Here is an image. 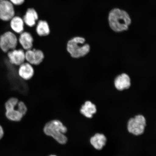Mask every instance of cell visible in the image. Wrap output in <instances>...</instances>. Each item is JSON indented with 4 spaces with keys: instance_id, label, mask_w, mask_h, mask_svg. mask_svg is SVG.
Instances as JSON below:
<instances>
[{
    "instance_id": "cell-1",
    "label": "cell",
    "mask_w": 156,
    "mask_h": 156,
    "mask_svg": "<svg viewBox=\"0 0 156 156\" xmlns=\"http://www.w3.org/2000/svg\"><path fill=\"white\" fill-rule=\"evenodd\" d=\"M108 22L110 28L117 32L128 30L131 24V20L126 11L118 9H113L108 16Z\"/></svg>"
},
{
    "instance_id": "cell-2",
    "label": "cell",
    "mask_w": 156,
    "mask_h": 156,
    "mask_svg": "<svg viewBox=\"0 0 156 156\" xmlns=\"http://www.w3.org/2000/svg\"><path fill=\"white\" fill-rule=\"evenodd\" d=\"M44 131L48 136H52L58 143L64 144L67 143V138L64 134L67 131V127L58 120H53L47 123Z\"/></svg>"
},
{
    "instance_id": "cell-3",
    "label": "cell",
    "mask_w": 156,
    "mask_h": 156,
    "mask_svg": "<svg viewBox=\"0 0 156 156\" xmlns=\"http://www.w3.org/2000/svg\"><path fill=\"white\" fill-rule=\"evenodd\" d=\"M85 39L81 37H75L69 41L67 44V50L73 58H78L85 56L90 51V47L84 44Z\"/></svg>"
},
{
    "instance_id": "cell-4",
    "label": "cell",
    "mask_w": 156,
    "mask_h": 156,
    "mask_svg": "<svg viewBox=\"0 0 156 156\" xmlns=\"http://www.w3.org/2000/svg\"><path fill=\"white\" fill-rule=\"evenodd\" d=\"M18 43V39L11 32H6L0 36V48L5 52L15 49Z\"/></svg>"
},
{
    "instance_id": "cell-5",
    "label": "cell",
    "mask_w": 156,
    "mask_h": 156,
    "mask_svg": "<svg viewBox=\"0 0 156 156\" xmlns=\"http://www.w3.org/2000/svg\"><path fill=\"white\" fill-rule=\"evenodd\" d=\"M146 126L145 117L142 115H138L128 121V129L129 132L134 135H141L143 133Z\"/></svg>"
},
{
    "instance_id": "cell-6",
    "label": "cell",
    "mask_w": 156,
    "mask_h": 156,
    "mask_svg": "<svg viewBox=\"0 0 156 156\" xmlns=\"http://www.w3.org/2000/svg\"><path fill=\"white\" fill-rule=\"evenodd\" d=\"M15 11L13 5L7 0L0 1V20L7 21L15 16Z\"/></svg>"
},
{
    "instance_id": "cell-7",
    "label": "cell",
    "mask_w": 156,
    "mask_h": 156,
    "mask_svg": "<svg viewBox=\"0 0 156 156\" xmlns=\"http://www.w3.org/2000/svg\"><path fill=\"white\" fill-rule=\"evenodd\" d=\"M25 60L31 65H38L43 61L44 55L42 51L35 49L27 50L25 52Z\"/></svg>"
},
{
    "instance_id": "cell-8",
    "label": "cell",
    "mask_w": 156,
    "mask_h": 156,
    "mask_svg": "<svg viewBox=\"0 0 156 156\" xmlns=\"http://www.w3.org/2000/svg\"><path fill=\"white\" fill-rule=\"evenodd\" d=\"M7 56L10 63L15 66H20L25 60V52L20 49L10 51L7 52Z\"/></svg>"
},
{
    "instance_id": "cell-9",
    "label": "cell",
    "mask_w": 156,
    "mask_h": 156,
    "mask_svg": "<svg viewBox=\"0 0 156 156\" xmlns=\"http://www.w3.org/2000/svg\"><path fill=\"white\" fill-rule=\"evenodd\" d=\"M34 69L32 65L28 63H24L19 66L18 74L22 79L28 80L32 79L34 75Z\"/></svg>"
},
{
    "instance_id": "cell-10",
    "label": "cell",
    "mask_w": 156,
    "mask_h": 156,
    "mask_svg": "<svg viewBox=\"0 0 156 156\" xmlns=\"http://www.w3.org/2000/svg\"><path fill=\"white\" fill-rule=\"evenodd\" d=\"M114 83L115 87L119 90L128 89L130 86V78L127 74L122 73L116 78Z\"/></svg>"
},
{
    "instance_id": "cell-11",
    "label": "cell",
    "mask_w": 156,
    "mask_h": 156,
    "mask_svg": "<svg viewBox=\"0 0 156 156\" xmlns=\"http://www.w3.org/2000/svg\"><path fill=\"white\" fill-rule=\"evenodd\" d=\"M19 41L24 50L27 51L32 48L34 39L30 33L28 32L21 33L19 37Z\"/></svg>"
},
{
    "instance_id": "cell-12",
    "label": "cell",
    "mask_w": 156,
    "mask_h": 156,
    "mask_svg": "<svg viewBox=\"0 0 156 156\" xmlns=\"http://www.w3.org/2000/svg\"><path fill=\"white\" fill-rule=\"evenodd\" d=\"M38 15L34 9H29L24 17L23 21L28 26L33 27L36 24V21L38 19Z\"/></svg>"
},
{
    "instance_id": "cell-13",
    "label": "cell",
    "mask_w": 156,
    "mask_h": 156,
    "mask_svg": "<svg viewBox=\"0 0 156 156\" xmlns=\"http://www.w3.org/2000/svg\"><path fill=\"white\" fill-rule=\"evenodd\" d=\"M90 141L95 149L100 150L106 145L107 139L104 134L97 133L91 138Z\"/></svg>"
},
{
    "instance_id": "cell-14",
    "label": "cell",
    "mask_w": 156,
    "mask_h": 156,
    "mask_svg": "<svg viewBox=\"0 0 156 156\" xmlns=\"http://www.w3.org/2000/svg\"><path fill=\"white\" fill-rule=\"evenodd\" d=\"M10 27L12 30L17 34H21L24 30V21L20 17L14 16L10 20Z\"/></svg>"
},
{
    "instance_id": "cell-15",
    "label": "cell",
    "mask_w": 156,
    "mask_h": 156,
    "mask_svg": "<svg viewBox=\"0 0 156 156\" xmlns=\"http://www.w3.org/2000/svg\"><path fill=\"white\" fill-rule=\"evenodd\" d=\"M97 112L96 106L90 101H87L83 105L80 110L82 114L87 118H90Z\"/></svg>"
},
{
    "instance_id": "cell-16",
    "label": "cell",
    "mask_w": 156,
    "mask_h": 156,
    "mask_svg": "<svg viewBox=\"0 0 156 156\" xmlns=\"http://www.w3.org/2000/svg\"><path fill=\"white\" fill-rule=\"evenodd\" d=\"M16 107L5 109V115L9 120L14 122H19L21 120L23 116L17 110Z\"/></svg>"
},
{
    "instance_id": "cell-17",
    "label": "cell",
    "mask_w": 156,
    "mask_h": 156,
    "mask_svg": "<svg viewBox=\"0 0 156 156\" xmlns=\"http://www.w3.org/2000/svg\"><path fill=\"white\" fill-rule=\"evenodd\" d=\"M37 34L40 36H48L50 34V29L48 23L45 21H39L36 27Z\"/></svg>"
},
{
    "instance_id": "cell-18",
    "label": "cell",
    "mask_w": 156,
    "mask_h": 156,
    "mask_svg": "<svg viewBox=\"0 0 156 156\" xmlns=\"http://www.w3.org/2000/svg\"><path fill=\"white\" fill-rule=\"evenodd\" d=\"M17 110L23 116L26 114L27 108L26 105L23 102H19L17 106Z\"/></svg>"
},
{
    "instance_id": "cell-19",
    "label": "cell",
    "mask_w": 156,
    "mask_h": 156,
    "mask_svg": "<svg viewBox=\"0 0 156 156\" xmlns=\"http://www.w3.org/2000/svg\"><path fill=\"white\" fill-rule=\"evenodd\" d=\"M25 0H9V1L13 5H22L24 2Z\"/></svg>"
},
{
    "instance_id": "cell-20",
    "label": "cell",
    "mask_w": 156,
    "mask_h": 156,
    "mask_svg": "<svg viewBox=\"0 0 156 156\" xmlns=\"http://www.w3.org/2000/svg\"><path fill=\"white\" fill-rule=\"evenodd\" d=\"M4 135V131L2 127L0 126V140L1 139Z\"/></svg>"
},
{
    "instance_id": "cell-21",
    "label": "cell",
    "mask_w": 156,
    "mask_h": 156,
    "mask_svg": "<svg viewBox=\"0 0 156 156\" xmlns=\"http://www.w3.org/2000/svg\"><path fill=\"white\" fill-rule=\"evenodd\" d=\"M56 156V155H50V156Z\"/></svg>"
},
{
    "instance_id": "cell-22",
    "label": "cell",
    "mask_w": 156,
    "mask_h": 156,
    "mask_svg": "<svg viewBox=\"0 0 156 156\" xmlns=\"http://www.w3.org/2000/svg\"><path fill=\"white\" fill-rule=\"evenodd\" d=\"M5 1V0H0V1Z\"/></svg>"
}]
</instances>
